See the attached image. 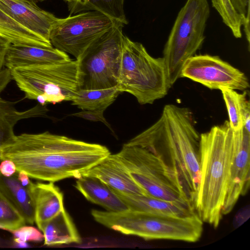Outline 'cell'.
<instances>
[{"label":"cell","mask_w":250,"mask_h":250,"mask_svg":"<svg viewBox=\"0 0 250 250\" xmlns=\"http://www.w3.org/2000/svg\"><path fill=\"white\" fill-rule=\"evenodd\" d=\"M110 154L104 146L47 131L15 135L0 148V160H11L29 177L54 183L80 178Z\"/></svg>","instance_id":"obj_1"},{"label":"cell","mask_w":250,"mask_h":250,"mask_svg":"<svg viewBox=\"0 0 250 250\" xmlns=\"http://www.w3.org/2000/svg\"><path fill=\"white\" fill-rule=\"evenodd\" d=\"M200 142L190 110L168 104L155 123L123 145L159 155L179 177L195 207L201 180Z\"/></svg>","instance_id":"obj_2"},{"label":"cell","mask_w":250,"mask_h":250,"mask_svg":"<svg viewBox=\"0 0 250 250\" xmlns=\"http://www.w3.org/2000/svg\"><path fill=\"white\" fill-rule=\"evenodd\" d=\"M234 146V130L229 121L200 134L201 180L195 209L203 222L214 229L223 217Z\"/></svg>","instance_id":"obj_3"},{"label":"cell","mask_w":250,"mask_h":250,"mask_svg":"<svg viewBox=\"0 0 250 250\" xmlns=\"http://www.w3.org/2000/svg\"><path fill=\"white\" fill-rule=\"evenodd\" d=\"M94 220L110 229L145 240H170L194 243L203 232L197 213L177 216L127 209L118 212L91 210Z\"/></svg>","instance_id":"obj_4"},{"label":"cell","mask_w":250,"mask_h":250,"mask_svg":"<svg viewBox=\"0 0 250 250\" xmlns=\"http://www.w3.org/2000/svg\"><path fill=\"white\" fill-rule=\"evenodd\" d=\"M117 85L141 104H152L164 98L170 88L163 57L151 56L142 43L124 34Z\"/></svg>","instance_id":"obj_5"},{"label":"cell","mask_w":250,"mask_h":250,"mask_svg":"<svg viewBox=\"0 0 250 250\" xmlns=\"http://www.w3.org/2000/svg\"><path fill=\"white\" fill-rule=\"evenodd\" d=\"M12 80L25 95L44 106L71 101L83 85L79 60L19 67L11 70Z\"/></svg>","instance_id":"obj_6"},{"label":"cell","mask_w":250,"mask_h":250,"mask_svg":"<svg viewBox=\"0 0 250 250\" xmlns=\"http://www.w3.org/2000/svg\"><path fill=\"white\" fill-rule=\"evenodd\" d=\"M115 154L150 196L195 210L180 178L159 155L141 147L124 145Z\"/></svg>","instance_id":"obj_7"},{"label":"cell","mask_w":250,"mask_h":250,"mask_svg":"<svg viewBox=\"0 0 250 250\" xmlns=\"http://www.w3.org/2000/svg\"><path fill=\"white\" fill-rule=\"evenodd\" d=\"M209 14L208 0H187L179 12L163 50L169 88L181 78L186 61L201 48Z\"/></svg>","instance_id":"obj_8"},{"label":"cell","mask_w":250,"mask_h":250,"mask_svg":"<svg viewBox=\"0 0 250 250\" xmlns=\"http://www.w3.org/2000/svg\"><path fill=\"white\" fill-rule=\"evenodd\" d=\"M124 24L116 21L86 48L79 60L82 89H104L116 86L123 45Z\"/></svg>","instance_id":"obj_9"},{"label":"cell","mask_w":250,"mask_h":250,"mask_svg":"<svg viewBox=\"0 0 250 250\" xmlns=\"http://www.w3.org/2000/svg\"><path fill=\"white\" fill-rule=\"evenodd\" d=\"M116 21L96 11L58 18L50 29L49 41L54 48L78 59L92 42Z\"/></svg>","instance_id":"obj_10"},{"label":"cell","mask_w":250,"mask_h":250,"mask_svg":"<svg viewBox=\"0 0 250 250\" xmlns=\"http://www.w3.org/2000/svg\"><path fill=\"white\" fill-rule=\"evenodd\" d=\"M181 78H187L210 89L244 91L250 87L244 73L218 56L194 55L184 64Z\"/></svg>","instance_id":"obj_11"},{"label":"cell","mask_w":250,"mask_h":250,"mask_svg":"<svg viewBox=\"0 0 250 250\" xmlns=\"http://www.w3.org/2000/svg\"><path fill=\"white\" fill-rule=\"evenodd\" d=\"M234 146L230 177L222 209V215L231 211L240 196L250 187V132L243 127L234 131Z\"/></svg>","instance_id":"obj_12"},{"label":"cell","mask_w":250,"mask_h":250,"mask_svg":"<svg viewBox=\"0 0 250 250\" xmlns=\"http://www.w3.org/2000/svg\"><path fill=\"white\" fill-rule=\"evenodd\" d=\"M36 2L27 0H0V9L27 29L49 41V30L58 19Z\"/></svg>","instance_id":"obj_13"},{"label":"cell","mask_w":250,"mask_h":250,"mask_svg":"<svg viewBox=\"0 0 250 250\" xmlns=\"http://www.w3.org/2000/svg\"><path fill=\"white\" fill-rule=\"evenodd\" d=\"M83 176L96 177L112 189L121 192L150 196L134 181L115 154H110L86 170Z\"/></svg>","instance_id":"obj_14"},{"label":"cell","mask_w":250,"mask_h":250,"mask_svg":"<svg viewBox=\"0 0 250 250\" xmlns=\"http://www.w3.org/2000/svg\"><path fill=\"white\" fill-rule=\"evenodd\" d=\"M71 60L67 53L54 47L11 44L5 55L4 66L11 70L19 67L60 63Z\"/></svg>","instance_id":"obj_15"},{"label":"cell","mask_w":250,"mask_h":250,"mask_svg":"<svg viewBox=\"0 0 250 250\" xmlns=\"http://www.w3.org/2000/svg\"><path fill=\"white\" fill-rule=\"evenodd\" d=\"M35 207V222L42 231L45 224L64 208L63 195L53 182L32 183L30 188Z\"/></svg>","instance_id":"obj_16"},{"label":"cell","mask_w":250,"mask_h":250,"mask_svg":"<svg viewBox=\"0 0 250 250\" xmlns=\"http://www.w3.org/2000/svg\"><path fill=\"white\" fill-rule=\"evenodd\" d=\"M77 179L75 187L88 201L102 207L107 211L118 212L128 209L126 205L112 188L99 179L82 176Z\"/></svg>","instance_id":"obj_17"},{"label":"cell","mask_w":250,"mask_h":250,"mask_svg":"<svg viewBox=\"0 0 250 250\" xmlns=\"http://www.w3.org/2000/svg\"><path fill=\"white\" fill-rule=\"evenodd\" d=\"M112 189L128 209L177 216H186L197 213L194 209L150 196L126 194Z\"/></svg>","instance_id":"obj_18"},{"label":"cell","mask_w":250,"mask_h":250,"mask_svg":"<svg viewBox=\"0 0 250 250\" xmlns=\"http://www.w3.org/2000/svg\"><path fill=\"white\" fill-rule=\"evenodd\" d=\"M0 192L6 197L23 216L26 222H35V207L30 188L22 186L18 179V171L10 177L0 172Z\"/></svg>","instance_id":"obj_19"},{"label":"cell","mask_w":250,"mask_h":250,"mask_svg":"<svg viewBox=\"0 0 250 250\" xmlns=\"http://www.w3.org/2000/svg\"><path fill=\"white\" fill-rule=\"evenodd\" d=\"M13 102L2 99L0 94V148L9 143L15 136L14 127L23 119L45 116L48 111L45 105L40 104L28 110L20 111Z\"/></svg>","instance_id":"obj_20"},{"label":"cell","mask_w":250,"mask_h":250,"mask_svg":"<svg viewBox=\"0 0 250 250\" xmlns=\"http://www.w3.org/2000/svg\"><path fill=\"white\" fill-rule=\"evenodd\" d=\"M44 245L54 246L81 243V237L70 216L65 208L48 221L42 231Z\"/></svg>","instance_id":"obj_21"},{"label":"cell","mask_w":250,"mask_h":250,"mask_svg":"<svg viewBox=\"0 0 250 250\" xmlns=\"http://www.w3.org/2000/svg\"><path fill=\"white\" fill-rule=\"evenodd\" d=\"M0 36L13 44L53 47L50 41L27 29L0 9Z\"/></svg>","instance_id":"obj_22"},{"label":"cell","mask_w":250,"mask_h":250,"mask_svg":"<svg viewBox=\"0 0 250 250\" xmlns=\"http://www.w3.org/2000/svg\"><path fill=\"white\" fill-rule=\"evenodd\" d=\"M228 110L229 123L234 131L244 127L250 131V103L247 91L242 94L235 90L223 88L220 89Z\"/></svg>","instance_id":"obj_23"},{"label":"cell","mask_w":250,"mask_h":250,"mask_svg":"<svg viewBox=\"0 0 250 250\" xmlns=\"http://www.w3.org/2000/svg\"><path fill=\"white\" fill-rule=\"evenodd\" d=\"M121 93L117 85L104 89L81 88L71 102L82 110L104 111Z\"/></svg>","instance_id":"obj_24"},{"label":"cell","mask_w":250,"mask_h":250,"mask_svg":"<svg viewBox=\"0 0 250 250\" xmlns=\"http://www.w3.org/2000/svg\"><path fill=\"white\" fill-rule=\"evenodd\" d=\"M125 0H79L68 4L70 15L86 11H96L113 21L127 24L124 5Z\"/></svg>","instance_id":"obj_25"},{"label":"cell","mask_w":250,"mask_h":250,"mask_svg":"<svg viewBox=\"0 0 250 250\" xmlns=\"http://www.w3.org/2000/svg\"><path fill=\"white\" fill-rule=\"evenodd\" d=\"M212 6L221 16L223 22L231 30L236 38L242 37L241 27L244 26L249 46L250 45V21L234 7L231 0H211Z\"/></svg>","instance_id":"obj_26"},{"label":"cell","mask_w":250,"mask_h":250,"mask_svg":"<svg viewBox=\"0 0 250 250\" xmlns=\"http://www.w3.org/2000/svg\"><path fill=\"white\" fill-rule=\"evenodd\" d=\"M26 223L18 210L0 192V229H15L25 225Z\"/></svg>","instance_id":"obj_27"},{"label":"cell","mask_w":250,"mask_h":250,"mask_svg":"<svg viewBox=\"0 0 250 250\" xmlns=\"http://www.w3.org/2000/svg\"><path fill=\"white\" fill-rule=\"evenodd\" d=\"M14 236V241L17 244L21 242H41L44 236L39 230L31 226L24 225L17 229L8 230Z\"/></svg>","instance_id":"obj_28"},{"label":"cell","mask_w":250,"mask_h":250,"mask_svg":"<svg viewBox=\"0 0 250 250\" xmlns=\"http://www.w3.org/2000/svg\"><path fill=\"white\" fill-rule=\"evenodd\" d=\"M104 110H82L80 112L72 114L71 116L81 118L91 121L101 122L104 123L112 132H114L110 125L104 118Z\"/></svg>","instance_id":"obj_29"},{"label":"cell","mask_w":250,"mask_h":250,"mask_svg":"<svg viewBox=\"0 0 250 250\" xmlns=\"http://www.w3.org/2000/svg\"><path fill=\"white\" fill-rule=\"evenodd\" d=\"M236 9L250 21V0H231Z\"/></svg>","instance_id":"obj_30"},{"label":"cell","mask_w":250,"mask_h":250,"mask_svg":"<svg viewBox=\"0 0 250 250\" xmlns=\"http://www.w3.org/2000/svg\"><path fill=\"white\" fill-rule=\"evenodd\" d=\"M16 167L14 163L9 160H2L0 164V172L5 177H10L16 172Z\"/></svg>","instance_id":"obj_31"},{"label":"cell","mask_w":250,"mask_h":250,"mask_svg":"<svg viewBox=\"0 0 250 250\" xmlns=\"http://www.w3.org/2000/svg\"><path fill=\"white\" fill-rule=\"evenodd\" d=\"M11 70L7 68L0 70V94L12 80Z\"/></svg>","instance_id":"obj_32"},{"label":"cell","mask_w":250,"mask_h":250,"mask_svg":"<svg viewBox=\"0 0 250 250\" xmlns=\"http://www.w3.org/2000/svg\"><path fill=\"white\" fill-rule=\"evenodd\" d=\"M11 44L8 40L0 36V70L4 66L5 55Z\"/></svg>","instance_id":"obj_33"},{"label":"cell","mask_w":250,"mask_h":250,"mask_svg":"<svg viewBox=\"0 0 250 250\" xmlns=\"http://www.w3.org/2000/svg\"><path fill=\"white\" fill-rule=\"evenodd\" d=\"M18 179L22 186L30 188L32 183L30 181L29 176L25 172L22 171H18Z\"/></svg>","instance_id":"obj_34"},{"label":"cell","mask_w":250,"mask_h":250,"mask_svg":"<svg viewBox=\"0 0 250 250\" xmlns=\"http://www.w3.org/2000/svg\"><path fill=\"white\" fill-rule=\"evenodd\" d=\"M17 246L19 247L25 248L28 247V244L26 242H21L17 244Z\"/></svg>","instance_id":"obj_35"},{"label":"cell","mask_w":250,"mask_h":250,"mask_svg":"<svg viewBox=\"0 0 250 250\" xmlns=\"http://www.w3.org/2000/svg\"><path fill=\"white\" fill-rule=\"evenodd\" d=\"M63 1L67 2L68 4H71L74 3L78 1L79 0H63Z\"/></svg>","instance_id":"obj_36"},{"label":"cell","mask_w":250,"mask_h":250,"mask_svg":"<svg viewBox=\"0 0 250 250\" xmlns=\"http://www.w3.org/2000/svg\"><path fill=\"white\" fill-rule=\"evenodd\" d=\"M27 0L31 1L36 2H38L37 0Z\"/></svg>","instance_id":"obj_37"},{"label":"cell","mask_w":250,"mask_h":250,"mask_svg":"<svg viewBox=\"0 0 250 250\" xmlns=\"http://www.w3.org/2000/svg\"><path fill=\"white\" fill-rule=\"evenodd\" d=\"M38 0V1L42 2V1H45L46 0Z\"/></svg>","instance_id":"obj_38"}]
</instances>
